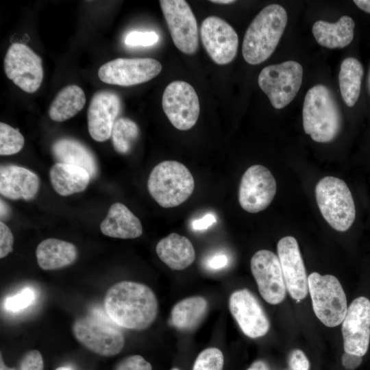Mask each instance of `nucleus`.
<instances>
[{
  "label": "nucleus",
  "mask_w": 370,
  "mask_h": 370,
  "mask_svg": "<svg viewBox=\"0 0 370 370\" xmlns=\"http://www.w3.org/2000/svg\"><path fill=\"white\" fill-rule=\"evenodd\" d=\"M104 306L116 325L133 330L148 328L156 320L158 310L153 291L143 284L130 281L112 286L106 294Z\"/></svg>",
  "instance_id": "f257e3e1"
},
{
  "label": "nucleus",
  "mask_w": 370,
  "mask_h": 370,
  "mask_svg": "<svg viewBox=\"0 0 370 370\" xmlns=\"http://www.w3.org/2000/svg\"><path fill=\"white\" fill-rule=\"evenodd\" d=\"M288 21L286 10L278 4L264 8L254 18L245 34L242 53L250 64L267 60L275 51Z\"/></svg>",
  "instance_id": "f03ea898"
},
{
  "label": "nucleus",
  "mask_w": 370,
  "mask_h": 370,
  "mask_svg": "<svg viewBox=\"0 0 370 370\" xmlns=\"http://www.w3.org/2000/svg\"><path fill=\"white\" fill-rule=\"evenodd\" d=\"M302 116L305 133L316 142H331L341 131L340 109L332 92L324 85H315L307 92Z\"/></svg>",
  "instance_id": "7ed1b4c3"
},
{
  "label": "nucleus",
  "mask_w": 370,
  "mask_h": 370,
  "mask_svg": "<svg viewBox=\"0 0 370 370\" xmlns=\"http://www.w3.org/2000/svg\"><path fill=\"white\" fill-rule=\"evenodd\" d=\"M151 196L162 208H173L186 201L195 188L188 168L180 162L166 160L157 164L147 180Z\"/></svg>",
  "instance_id": "20e7f679"
},
{
  "label": "nucleus",
  "mask_w": 370,
  "mask_h": 370,
  "mask_svg": "<svg viewBox=\"0 0 370 370\" xmlns=\"http://www.w3.org/2000/svg\"><path fill=\"white\" fill-rule=\"evenodd\" d=\"M319 210L328 224L338 232H345L352 225L356 217L353 197L345 182L327 176L315 187Z\"/></svg>",
  "instance_id": "39448f33"
},
{
  "label": "nucleus",
  "mask_w": 370,
  "mask_h": 370,
  "mask_svg": "<svg viewBox=\"0 0 370 370\" xmlns=\"http://www.w3.org/2000/svg\"><path fill=\"white\" fill-rule=\"evenodd\" d=\"M308 291L317 317L333 328L343 323L347 311L345 293L338 279L314 272L308 277Z\"/></svg>",
  "instance_id": "423d86ee"
},
{
  "label": "nucleus",
  "mask_w": 370,
  "mask_h": 370,
  "mask_svg": "<svg viewBox=\"0 0 370 370\" xmlns=\"http://www.w3.org/2000/svg\"><path fill=\"white\" fill-rule=\"evenodd\" d=\"M303 69L295 61H286L264 67L258 83L273 108L281 109L289 104L297 94L302 82Z\"/></svg>",
  "instance_id": "0eeeda50"
},
{
  "label": "nucleus",
  "mask_w": 370,
  "mask_h": 370,
  "mask_svg": "<svg viewBox=\"0 0 370 370\" xmlns=\"http://www.w3.org/2000/svg\"><path fill=\"white\" fill-rule=\"evenodd\" d=\"M75 338L90 351L103 356L119 354L123 348L122 332L110 323L91 316L80 317L73 325Z\"/></svg>",
  "instance_id": "6e6552de"
},
{
  "label": "nucleus",
  "mask_w": 370,
  "mask_h": 370,
  "mask_svg": "<svg viewBox=\"0 0 370 370\" xmlns=\"http://www.w3.org/2000/svg\"><path fill=\"white\" fill-rule=\"evenodd\" d=\"M3 66L8 79L28 93L35 92L43 79L41 58L23 43L15 42L8 48Z\"/></svg>",
  "instance_id": "1a4fd4ad"
},
{
  "label": "nucleus",
  "mask_w": 370,
  "mask_h": 370,
  "mask_svg": "<svg viewBox=\"0 0 370 370\" xmlns=\"http://www.w3.org/2000/svg\"><path fill=\"white\" fill-rule=\"evenodd\" d=\"M162 106L171 123L180 130L192 128L199 115L197 92L184 81H174L167 85L162 95Z\"/></svg>",
  "instance_id": "9d476101"
},
{
  "label": "nucleus",
  "mask_w": 370,
  "mask_h": 370,
  "mask_svg": "<svg viewBox=\"0 0 370 370\" xmlns=\"http://www.w3.org/2000/svg\"><path fill=\"white\" fill-rule=\"evenodd\" d=\"M160 4L176 47L184 53H195L199 45L197 24L188 3L161 0Z\"/></svg>",
  "instance_id": "9b49d317"
},
{
  "label": "nucleus",
  "mask_w": 370,
  "mask_h": 370,
  "mask_svg": "<svg viewBox=\"0 0 370 370\" xmlns=\"http://www.w3.org/2000/svg\"><path fill=\"white\" fill-rule=\"evenodd\" d=\"M161 71V64L153 58H120L103 64L98 76L106 84L130 86L148 82Z\"/></svg>",
  "instance_id": "f8f14e48"
},
{
  "label": "nucleus",
  "mask_w": 370,
  "mask_h": 370,
  "mask_svg": "<svg viewBox=\"0 0 370 370\" xmlns=\"http://www.w3.org/2000/svg\"><path fill=\"white\" fill-rule=\"evenodd\" d=\"M276 182L265 166L255 164L242 176L238 189V201L243 210L257 213L266 209L276 193Z\"/></svg>",
  "instance_id": "ddd939ff"
},
{
  "label": "nucleus",
  "mask_w": 370,
  "mask_h": 370,
  "mask_svg": "<svg viewBox=\"0 0 370 370\" xmlns=\"http://www.w3.org/2000/svg\"><path fill=\"white\" fill-rule=\"evenodd\" d=\"M250 266L262 298L270 304L281 303L286 288L278 257L269 250H259L252 256Z\"/></svg>",
  "instance_id": "4468645a"
},
{
  "label": "nucleus",
  "mask_w": 370,
  "mask_h": 370,
  "mask_svg": "<svg viewBox=\"0 0 370 370\" xmlns=\"http://www.w3.org/2000/svg\"><path fill=\"white\" fill-rule=\"evenodd\" d=\"M200 35L206 51L216 64H226L234 59L238 38L225 21L214 16L207 17L201 23Z\"/></svg>",
  "instance_id": "2eb2a0df"
},
{
  "label": "nucleus",
  "mask_w": 370,
  "mask_h": 370,
  "mask_svg": "<svg viewBox=\"0 0 370 370\" xmlns=\"http://www.w3.org/2000/svg\"><path fill=\"white\" fill-rule=\"evenodd\" d=\"M345 352L364 356L370 341V301L365 297L355 299L347 308L342 323Z\"/></svg>",
  "instance_id": "dca6fc26"
},
{
  "label": "nucleus",
  "mask_w": 370,
  "mask_h": 370,
  "mask_svg": "<svg viewBox=\"0 0 370 370\" xmlns=\"http://www.w3.org/2000/svg\"><path fill=\"white\" fill-rule=\"evenodd\" d=\"M277 251L286 288L292 298L301 301L308 294V282L297 240L291 236L282 238Z\"/></svg>",
  "instance_id": "f3484780"
},
{
  "label": "nucleus",
  "mask_w": 370,
  "mask_h": 370,
  "mask_svg": "<svg viewBox=\"0 0 370 370\" xmlns=\"http://www.w3.org/2000/svg\"><path fill=\"white\" fill-rule=\"evenodd\" d=\"M229 308L243 332L256 338L269 330V321L256 297L247 289L234 291L230 297Z\"/></svg>",
  "instance_id": "a211bd4d"
},
{
  "label": "nucleus",
  "mask_w": 370,
  "mask_h": 370,
  "mask_svg": "<svg viewBox=\"0 0 370 370\" xmlns=\"http://www.w3.org/2000/svg\"><path fill=\"white\" fill-rule=\"evenodd\" d=\"M121 107L120 97L113 92L101 90L93 95L87 119L89 134L95 140L104 142L110 138Z\"/></svg>",
  "instance_id": "6ab92c4d"
},
{
  "label": "nucleus",
  "mask_w": 370,
  "mask_h": 370,
  "mask_svg": "<svg viewBox=\"0 0 370 370\" xmlns=\"http://www.w3.org/2000/svg\"><path fill=\"white\" fill-rule=\"evenodd\" d=\"M40 187L38 176L32 171L17 165L0 168V193L5 198L16 200L33 199Z\"/></svg>",
  "instance_id": "aec40b11"
},
{
  "label": "nucleus",
  "mask_w": 370,
  "mask_h": 370,
  "mask_svg": "<svg viewBox=\"0 0 370 370\" xmlns=\"http://www.w3.org/2000/svg\"><path fill=\"white\" fill-rule=\"evenodd\" d=\"M101 232L106 236L122 239H132L141 236L140 221L124 204L114 203L100 224Z\"/></svg>",
  "instance_id": "412c9836"
},
{
  "label": "nucleus",
  "mask_w": 370,
  "mask_h": 370,
  "mask_svg": "<svg viewBox=\"0 0 370 370\" xmlns=\"http://www.w3.org/2000/svg\"><path fill=\"white\" fill-rule=\"evenodd\" d=\"M156 254L160 259L173 270H183L193 264L195 251L190 241L186 236L171 233L156 245Z\"/></svg>",
  "instance_id": "4be33fe9"
},
{
  "label": "nucleus",
  "mask_w": 370,
  "mask_h": 370,
  "mask_svg": "<svg viewBox=\"0 0 370 370\" xmlns=\"http://www.w3.org/2000/svg\"><path fill=\"white\" fill-rule=\"evenodd\" d=\"M36 256L39 267L43 270H56L73 263L77 256L75 246L69 242L47 238L36 247Z\"/></svg>",
  "instance_id": "5701e85b"
},
{
  "label": "nucleus",
  "mask_w": 370,
  "mask_h": 370,
  "mask_svg": "<svg viewBox=\"0 0 370 370\" xmlns=\"http://www.w3.org/2000/svg\"><path fill=\"white\" fill-rule=\"evenodd\" d=\"M52 153L58 162L73 164L86 169L91 178L97 174V164L90 150L81 142L71 138H62L53 143Z\"/></svg>",
  "instance_id": "b1692460"
},
{
  "label": "nucleus",
  "mask_w": 370,
  "mask_h": 370,
  "mask_svg": "<svg viewBox=\"0 0 370 370\" xmlns=\"http://www.w3.org/2000/svg\"><path fill=\"white\" fill-rule=\"evenodd\" d=\"M354 27V20L348 16H343L333 23L322 20L316 21L312 32L320 45L329 49L343 48L352 41Z\"/></svg>",
  "instance_id": "393cba45"
},
{
  "label": "nucleus",
  "mask_w": 370,
  "mask_h": 370,
  "mask_svg": "<svg viewBox=\"0 0 370 370\" xmlns=\"http://www.w3.org/2000/svg\"><path fill=\"white\" fill-rule=\"evenodd\" d=\"M53 189L62 196H69L84 191L91 179L84 169L69 164L57 162L49 172Z\"/></svg>",
  "instance_id": "a878e982"
},
{
  "label": "nucleus",
  "mask_w": 370,
  "mask_h": 370,
  "mask_svg": "<svg viewBox=\"0 0 370 370\" xmlns=\"http://www.w3.org/2000/svg\"><path fill=\"white\" fill-rule=\"evenodd\" d=\"M85 103V93L79 86H67L57 94L51 103L49 115L54 121H64L77 114Z\"/></svg>",
  "instance_id": "bb28decb"
},
{
  "label": "nucleus",
  "mask_w": 370,
  "mask_h": 370,
  "mask_svg": "<svg viewBox=\"0 0 370 370\" xmlns=\"http://www.w3.org/2000/svg\"><path fill=\"white\" fill-rule=\"evenodd\" d=\"M207 310L208 302L203 297H187L173 307L171 313V323L178 330H190L199 323Z\"/></svg>",
  "instance_id": "cd10ccee"
},
{
  "label": "nucleus",
  "mask_w": 370,
  "mask_h": 370,
  "mask_svg": "<svg viewBox=\"0 0 370 370\" xmlns=\"http://www.w3.org/2000/svg\"><path fill=\"white\" fill-rule=\"evenodd\" d=\"M363 67L354 58H347L341 63L338 74L341 96L346 105L352 107L360 92Z\"/></svg>",
  "instance_id": "c85d7f7f"
},
{
  "label": "nucleus",
  "mask_w": 370,
  "mask_h": 370,
  "mask_svg": "<svg viewBox=\"0 0 370 370\" xmlns=\"http://www.w3.org/2000/svg\"><path fill=\"white\" fill-rule=\"evenodd\" d=\"M139 135V128L132 120L121 117L116 120L112 130V143L119 153L130 152Z\"/></svg>",
  "instance_id": "c756f323"
},
{
  "label": "nucleus",
  "mask_w": 370,
  "mask_h": 370,
  "mask_svg": "<svg viewBox=\"0 0 370 370\" xmlns=\"http://www.w3.org/2000/svg\"><path fill=\"white\" fill-rule=\"evenodd\" d=\"M24 137L10 125L0 123V155L10 156L18 153L23 147Z\"/></svg>",
  "instance_id": "7c9ffc66"
},
{
  "label": "nucleus",
  "mask_w": 370,
  "mask_h": 370,
  "mask_svg": "<svg viewBox=\"0 0 370 370\" xmlns=\"http://www.w3.org/2000/svg\"><path fill=\"white\" fill-rule=\"evenodd\" d=\"M223 355L216 347L203 350L197 357L193 370H223Z\"/></svg>",
  "instance_id": "2f4dec72"
},
{
  "label": "nucleus",
  "mask_w": 370,
  "mask_h": 370,
  "mask_svg": "<svg viewBox=\"0 0 370 370\" xmlns=\"http://www.w3.org/2000/svg\"><path fill=\"white\" fill-rule=\"evenodd\" d=\"M35 299V291L32 288L27 287L18 293L8 297L4 301V307L8 311L16 312L28 308Z\"/></svg>",
  "instance_id": "473e14b6"
},
{
  "label": "nucleus",
  "mask_w": 370,
  "mask_h": 370,
  "mask_svg": "<svg viewBox=\"0 0 370 370\" xmlns=\"http://www.w3.org/2000/svg\"><path fill=\"white\" fill-rule=\"evenodd\" d=\"M159 40L158 35L154 32H130L125 38V43L128 46H151Z\"/></svg>",
  "instance_id": "72a5a7b5"
},
{
  "label": "nucleus",
  "mask_w": 370,
  "mask_h": 370,
  "mask_svg": "<svg viewBox=\"0 0 370 370\" xmlns=\"http://www.w3.org/2000/svg\"><path fill=\"white\" fill-rule=\"evenodd\" d=\"M114 370H152V367L143 356L133 355L121 360Z\"/></svg>",
  "instance_id": "f704fd0d"
},
{
  "label": "nucleus",
  "mask_w": 370,
  "mask_h": 370,
  "mask_svg": "<svg viewBox=\"0 0 370 370\" xmlns=\"http://www.w3.org/2000/svg\"><path fill=\"white\" fill-rule=\"evenodd\" d=\"M44 362L38 350L28 352L22 358L19 370H43Z\"/></svg>",
  "instance_id": "c9c22d12"
},
{
  "label": "nucleus",
  "mask_w": 370,
  "mask_h": 370,
  "mask_svg": "<svg viewBox=\"0 0 370 370\" xmlns=\"http://www.w3.org/2000/svg\"><path fill=\"white\" fill-rule=\"evenodd\" d=\"M13 234L10 228L2 221L0 222V258H3L12 251Z\"/></svg>",
  "instance_id": "e433bc0d"
},
{
  "label": "nucleus",
  "mask_w": 370,
  "mask_h": 370,
  "mask_svg": "<svg viewBox=\"0 0 370 370\" xmlns=\"http://www.w3.org/2000/svg\"><path fill=\"white\" fill-rule=\"evenodd\" d=\"M289 366L292 370H309L310 362L301 350L295 349L291 353Z\"/></svg>",
  "instance_id": "4c0bfd02"
},
{
  "label": "nucleus",
  "mask_w": 370,
  "mask_h": 370,
  "mask_svg": "<svg viewBox=\"0 0 370 370\" xmlns=\"http://www.w3.org/2000/svg\"><path fill=\"white\" fill-rule=\"evenodd\" d=\"M207 267L211 269H221L228 264V258L223 253H218L210 256L206 261Z\"/></svg>",
  "instance_id": "58836bf2"
},
{
  "label": "nucleus",
  "mask_w": 370,
  "mask_h": 370,
  "mask_svg": "<svg viewBox=\"0 0 370 370\" xmlns=\"http://www.w3.org/2000/svg\"><path fill=\"white\" fill-rule=\"evenodd\" d=\"M216 221L217 219L214 215L212 213H208L203 217L194 220L191 223V226L195 230H203L208 228Z\"/></svg>",
  "instance_id": "ea45409f"
},
{
  "label": "nucleus",
  "mask_w": 370,
  "mask_h": 370,
  "mask_svg": "<svg viewBox=\"0 0 370 370\" xmlns=\"http://www.w3.org/2000/svg\"><path fill=\"white\" fill-rule=\"evenodd\" d=\"M362 356L345 352L342 356V365L348 370H354L362 363Z\"/></svg>",
  "instance_id": "a19ab883"
},
{
  "label": "nucleus",
  "mask_w": 370,
  "mask_h": 370,
  "mask_svg": "<svg viewBox=\"0 0 370 370\" xmlns=\"http://www.w3.org/2000/svg\"><path fill=\"white\" fill-rule=\"evenodd\" d=\"M247 370H270L269 366L262 360H256Z\"/></svg>",
  "instance_id": "79ce46f5"
},
{
  "label": "nucleus",
  "mask_w": 370,
  "mask_h": 370,
  "mask_svg": "<svg viewBox=\"0 0 370 370\" xmlns=\"http://www.w3.org/2000/svg\"><path fill=\"white\" fill-rule=\"evenodd\" d=\"M354 2L359 8L370 13V0H355Z\"/></svg>",
  "instance_id": "37998d69"
},
{
  "label": "nucleus",
  "mask_w": 370,
  "mask_h": 370,
  "mask_svg": "<svg viewBox=\"0 0 370 370\" xmlns=\"http://www.w3.org/2000/svg\"><path fill=\"white\" fill-rule=\"evenodd\" d=\"M8 209L6 204L1 201V217L5 218V215L8 214Z\"/></svg>",
  "instance_id": "c03bdc74"
},
{
  "label": "nucleus",
  "mask_w": 370,
  "mask_h": 370,
  "mask_svg": "<svg viewBox=\"0 0 370 370\" xmlns=\"http://www.w3.org/2000/svg\"><path fill=\"white\" fill-rule=\"evenodd\" d=\"M212 3H221V4H229L232 3H234L235 1L233 0H216V1H210Z\"/></svg>",
  "instance_id": "a18cd8bd"
},
{
  "label": "nucleus",
  "mask_w": 370,
  "mask_h": 370,
  "mask_svg": "<svg viewBox=\"0 0 370 370\" xmlns=\"http://www.w3.org/2000/svg\"><path fill=\"white\" fill-rule=\"evenodd\" d=\"M0 370H15L14 369H12V368H10L7 366H5V365L4 364L3 362V358H2V356L1 354V362H0Z\"/></svg>",
  "instance_id": "49530a36"
},
{
  "label": "nucleus",
  "mask_w": 370,
  "mask_h": 370,
  "mask_svg": "<svg viewBox=\"0 0 370 370\" xmlns=\"http://www.w3.org/2000/svg\"><path fill=\"white\" fill-rule=\"evenodd\" d=\"M55 370H73V369L69 366H64V367H60Z\"/></svg>",
  "instance_id": "de8ad7c7"
},
{
  "label": "nucleus",
  "mask_w": 370,
  "mask_h": 370,
  "mask_svg": "<svg viewBox=\"0 0 370 370\" xmlns=\"http://www.w3.org/2000/svg\"><path fill=\"white\" fill-rule=\"evenodd\" d=\"M369 88H370V73H369Z\"/></svg>",
  "instance_id": "09e8293b"
},
{
  "label": "nucleus",
  "mask_w": 370,
  "mask_h": 370,
  "mask_svg": "<svg viewBox=\"0 0 370 370\" xmlns=\"http://www.w3.org/2000/svg\"><path fill=\"white\" fill-rule=\"evenodd\" d=\"M171 370H180V369H179L178 368L175 367V368L171 369Z\"/></svg>",
  "instance_id": "8fccbe9b"
}]
</instances>
